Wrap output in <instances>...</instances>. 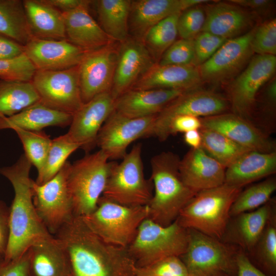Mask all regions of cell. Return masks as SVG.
<instances>
[{"label":"cell","instance_id":"6da1fadb","mask_svg":"<svg viewBox=\"0 0 276 276\" xmlns=\"http://www.w3.org/2000/svg\"><path fill=\"white\" fill-rule=\"evenodd\" d=\"M65 255L70 276H135L127 248L108 243L81 217L74 216L54 235Z\"/></svg>","mask_w":276,"mask_h":276},{"label":"cell","instance_id":"7a4b0ae2","mask_svg":"<svg viewBox=\"0 0 276 276\" xmlns=\"http://www.w3.org/2000/svg\"><path fill=\"white\" fill-rule=\"evenodd\" d=\"M32 164L25 154L13 165L0 168V174L11 183L14 196L10 207L9 235L3 258H18L35 242L52 235L39 218L33 201Z\"/></svg>","mask_w":276,"mask_h":276},{"label":"cell","instance_id":"3957f363","mask_svg":"<svg viewBox=\"0 0 276 276\" xmlns=\"http://www.w3.org/2000/svg\"><path fill=\"white\" fill-rule=\"evenodd\" d=\"M180 159L175 153L163 151L150 160V179L154 193L147 205L148 218L163 226L174 222L197 193L182 179L179 169Z\"/></svg>","mask_w":276,"mask_h":276},{"label":"cell","instance_id":"277c9868","mask_svg":"<svg viewBox=\"0 0 276 276\" xmlns=\"http://www.w3.org/2000/svg\"><path fill=\"white\" fill-rule=\"evenodd\" d=\"M242 188L224 183L198 192L177 218L180 225L221 240L231 217L230 210Z\"/></svg>","mask_w":276,"mask_h":276},{"label":"cell","instance_id":"5b68a950","mask_svg":"<svg viewBox=\"0 0 276 276\" xmlns=\"http://www.w3.org/2000/svg\"><path fill=\"white\" fill-rule=\"evenodd\" d=\"M153 183L144 175L142 144L134 145L120 163L112 162L102 196L129 206L147 205L153 196Z\"/></svg>","mask_w":276,"mask_h":276},{"label":"cell","instance_id":"8992f818","mask_svg":"<svg viewBox=\"0 0 276 276\" xmlns=\"http://www.w3.org/2000/svg\"><path fill=\"white\" fill-rule=\"evenodd\" d=\"M109 160L99 150L71 164L67 182L74 216L84 217L96 209L106 185L112 164Z\"/></svg>","mask_w":276,"mask_h":276},{"label":"cell","instance_id":"52a82bcc","mask_svg":"<svg viewBox=\"0 0 276 276\" xmlns=\"http://www.w3.org/2000/svg\"><path fill=\"white\" fill-rule=\"evenodd\" d=\"M148 216L147 205H124L102 196L95 210L81 217L88 227L103 241L127 248Z\"/></svg>","mask_w":276,"mask_h":276},{"label":"cell","instance_id":"ba28073f","mask_svg":"<svg viewBox=\"0 0 276 276\" xmlns=\"http://www.w3.org/2000/svg\"><path fill=\"white\" fill-rule=\"evenodd\" d=\"M188 229L177 220L167 226L147 218L127 248L136 267H143L170 257H181L186 251Z\"/></svg>","mask_w":276,"mask_h":276},{"label":"cell","instance_id":"9c48e42d","mask_svg":"<svg viewBox=\"0 0 276 276\" xmlns=\"http://www.w3.org/2000/svg\"><path fill=\"white\" fill-rule=\"evenodd\" d=\"M188 229V247L180 258L188 276H236L239 250L235 245Z\"/></svg>","mask_w":276,"mask_h":276},{"label":"cell","instance_id":"30bf717a","mask_svg":"<svg viewBox=\"0 0 276 276\" xmlns=\"http://www.w3.org/2000/svg\"><path fill=\"white\" fill-rule=\"evenodd\" d=\"M70 165L67 161L53 178L42 185L32 181L35 210L42 223L53 236L75 216L67 182Z\"/></svg>","mask_w":276,"mask_h":276},{"label":"cell","instance_id":"8fae6325","mask_svg":"<svg viewBox=\"0 0 276 276\" xmlns=\"http://www.w3.org/2000/svg\"><path fill=\"white\" fill-rule=\"evenodd\" d=\"M31 82L40 102L52 109L73 114L84 104L78 65L63 70H37Z\"/></svg>","mask_w":276,"mask_h":276},{"label":"cell","instance_id":"7c38bea8","mask_svg":"<svg viewBox=\"0 0 276 276\" xmlns=\"http://www.w3.org/2000/svg\"><path fill=\"white\" fill-rule=\"evenodd\" d=\"M275 70V56L258 55L253 58L228 88L232 112L251 122L258 93Z\"/></svg>","mask_w":276,"mask_h":276},{"label":"cell","instance_id":"4fadbf2b","mask_svg":"<svg viewBox=\"0 0 276 276\" xmlns=\"http://www.w3.org/2000/svg\"><path fill=\"white\" fill-rule=\"evenodd\" d=\"M229 108L227 99L216 93L198 88L186 91L156 116L150 136L165 141L168 123L176 116L190 115L200 118L227 112Z\"/></svg>","mask_w":276,"mask_h":276},{"label":"cell","instance_id":"5bb4252c","mask_svg":"<svg viewBox=\"0 0 276 276\" xmlns=\"http://www.w3.org/2000/svg\"><path fill=\"white\" fill-rule=\"evenodd\" d=\"M155 117L130 118L114 110L98 134L96 146L109 160L122 159L132 142L150 137Z\"/></svg>","mask_w":276,"mask_h":276},{"label":"cell","instance_id":"9a60e30c","mask_svg":"<svg viewBox=\"0 0 276 276\" xmlns=\"http://www.w3.org/2000/svg\"><path fill=\"white\" fill-rule=\"evenodd\" d=\"M255 28L228 39L207 61L199 66L203 81L224 82L233 78L248 63L254 53L251 39Z\"/></svg>","mask_w":276,"mask_h":276},{"label":"cell","instance_id":"2e32d148","mask_svg":"<svg viewBox=\"0 0 276 276\" xmlns=\"http://www.w3.org/2000/svg\"><path fill=\"white\" fill-rule=\"evenodd\" d=\"M114 43L85 52L78 65L81 95L83 103L96 96L110 92L117 59Z\"/></svg>","mask_w":276,"mask_h":276},{"label":"cell","instance_id":"e0dca14e","mask_svg":"<svg viewBox=\"0 0 276 276\" xmlns=\"http://www.w3.org/2000/svg\"><path fill=\"white\" fill-rule=\"evenodd\" d=\"M114 101L110 92H106L84 103L73 114L69 129L65 134L88 153L96 146L101 128L114 110Z\"/></svg>","mask_w":276,"mask_h":276},{"label":"cell","instance_id":"ac0fdd59","mask_svg":"<svg viewBox=\"0 0 276 276\" xmlns=\"http://www.w3.org/2000/svg\"><path fill=\"white\" fill-rule=\"evenodd\" d=\"M200 119L202 127L217 131L250 150L264 153L276 151L275 142L269 135L233 112Z\"/></svg>","mask_w":276,"mask_h":276},{"label":"cell","instance_id":"d6986e66","mask_svg":"<svg viewBox=\"0 0 276 276\" xmlns=\"http://www.w3.org/2000/svg\"><path fill=\"white\" fill-rule=\"evenodd\" d=\"M156 62L142 41L129 37L119 43L110 91L115 100Z\"/></svg>","mask_w":276,"mask_h":276},{"label":"cell","instance_id":"ffe728a7","mask_svg":"<svg viewBox=\"0 0 276 276\" xmlns=\"http://www.w3.org/2000/svg\"><path fill=\"white\" fill-rule=\"evenodd\" d=\"M24 46V53L37 70L59 71L78 66L85 51L67 39L33 38Z\"/></svg>","mask_w":276,"mask_h":276},{"label":"cell","instance_id":"44dd1931","mask_svg":"<svg viewBox=\"0 0 276 276\" xmlns=\"http://www.w3.org/2000/svg\"><path fill=\"white\" fill-rule=\"evenodd\" d=\"M210 2L206 0H136L131 1L129 17V34L142 41L154 25L172 15L191 7Z\"/></svg>","mask_w":276,"mask_h":276},{"label":"cell","instance_id":"7402d4cb","mask_svg":"<svg viewBox=\"0 0 276 276\" xmlns=\"http://www.w3.org/2000/svg\"><path fill=\"white\" fill-rule=\"evenodd\" d=\"M275 210V198H272L257 209L233 216L234 218L229 220L221 240L237 245L243 250L252 252Z\"/></svg>","mask_w":276,"mask_h":276},{"label":"cell","instance_id":"603a6c76","mask_svg":"<svg viewBox=\"0 0 276 276\" xmlns=\"http://www.w3.org/2000/svg\"><path fill=\"white\" fill-rule=\"evenodd\" d=\"M179 169L185 183L197 193L225 182L226 168L201 147L191 148L180 158Z\"/></svg>","mask_w":276,"mask_h":276},{"label":"cell","instance_id":"cb8c5ba5","mask_svg":"<svg viewBox=\"0 0 276 276\" xmlns=\"http://www.w3.org/2000/svg\"><path fill=\"white\" fill-rule=\"evenodd\" d=\"M205 21L202 31L229 39L242 35L254 25L255 16L234 4L217 2L205 10Z\"/></svg>","mask_w":276,"mask_h":276},{"label":"cell","instance_id":"d4e9b609","mask_svg":"<svg viewBox=\"0 0 276 276\" xmlns=\"http://www.w3.org/2000/svg\"><path fill=\"white\" fill-rule=\"evenodd\" d=\"M185 91L181 89H129L115 100L114 110L130 118L156 116Z\"/></svg>","mask_w":276,"mask_h":276},{"label":"cell","instance_id":"484cf974","mask_svg":"<svg viewBox=\"0 0 276 276\" xmlns=\"http://www.w3.org/2000/svg\"><path fill=\"white\" fill-rule=\"evenodd\" d=\"M202 81L198 67L194 65H160L155 63L130 89H181L198 88Z\"/></svg>","mask_w":276,"mask_h":276},{"label":"cell","instance_id":"4316f807","mask_svg":"<svg viewBox=\"0 0 276 276\" xmlns=\"http://www.w3.org/2000/svg\"><path fill=\"white\" fill-rule=\"evenodd\" d=\"M89 5L62 12L66 39L85 52L114 43L90 15Z\"/></svg>","mask_w":276,"mask_h":276},{"label":"cell","instance_id":"83f0119b","mask_svg":"<svg viewBox=\"0 0 276 276\" xmlns=\"http://www.w3.org/2000/svg\"><path fill=\"white\" fill-rule=\"evenodd\" d=\"M276 172V151H247L226 168L225 182L240 188Z\"/></svg>","mask_w":276,"mask_h":276},{"label":"cell","instance_id":"f1b7e54d","mask_svg":"<svg viewBox=\"0 0 276 276\" xmlns=\"http://www.w3.org/2000/svg\"><path fill=\"white\" fill-rule=\"evenodd\" d=\"M73 114L52 109L40 101L11 117L0 114V131L15 126L39 131L49 126L62 128L70 126Z\"/></svg>","mask_w":276,"mask_h":276},{"label":"cell","instance_id":"f546056e","mask_svg":"<svg viewBox=\"0 0 276 276\" xmlns=\"http://www.w3.org/2000/svg\"><path fill=\"white\" fill-rule=\"evenodd\" d=\"M28 250L32 276H70L64 252L54 236L35 242Z\"/></svg>","mask_w":276,"mask_h":276},{"label":"cell","instance_id":"4dcf8cb0","mask_svg":"<svg viewBox=\"0 0 276 276\" xmlns=\"http://www.w3.org/2000/svg\"><path fill=\"white\" fill-rule=\"evenodd\" d=\"M24 6L34 38L66 39L62 12L43 0H24Z\"/></svg>","mask_w":276,"mask_h":276},{"label":"cell","instance_id":"1f68e13d","mask_svg":"<svg viewBox=\"0 0 276 276\" xmlns=\"http://www.w3.org/2000/svg\"><path fill=\"white\" fill-rule=\"evenodd\" d=\"M96 2L100 26L113 41L123 42L129 37L131 0H98Z\"/></svg>","mask_w":276,"mask_h":276},{"label":"cell","instance_id":"d6a6232c","mask_svg":"<svg viewBox=\"0 0 276 276\" xmlns=\"http://www.w3.org/2000/svg\"><path fill=\"white\" fill-rule=\"evenodd\" d=\"M0 34L23 45L34 38L23 1L0 0Z\"/></svg>","mask_w":276,"mask_h":276},{"label":"cell","instance_id":"836d02e7","mask_svg":"<svg viewBox=\"0 0 276 276\" xmlns=\"http://www.w3.org/2000/svg\"><path fill=\"white\" fill-rule=\"evenodd\" d=\"M40 101L31 81L0 80V114L11 117Z\"/></svg>","mask_w":276,"mask_h":276},{"label":"cell","instance_id":"e575fe53","mask_svg":"<svg viewBox=\"0 0 276 276\" xmlns=\"http://www.w3.org/2000/svg\"><path fill=\"white\" fill-rule=\"evenodd\" d=\"M199 131L201 147L225 168L250 150L215 130L201 127Z\"/></svg>","mask_w":276,"mask_h":276},{"label":"cell","instance_id":"d590c367","mask_svg":"<svg viewBox=\"0 0 276 276\" xmlns=\"http://www.w3.org/2000/svg\"><path fill=\"white\" fill-rule=\"evenodd\" d=\"M180 13L170 16L154 25L147 31L142 40L156 63L164 52L176 41L178 35L177 20Z\"/></svg>","mask_w":276,"mask_h":276},{"label":"cell","instance_id":"8d00e7d4","mask_svg":"<svg viewBox=\"0 0 276 276\" xmlns=\"http://www.w3.org/2000/svg\"><path fill=\"white\" fill-rule=\"evenodd\" d=\"M80 148L65 134L52 140L50 148L35 182L42 185L53 178L62 168L69 156Z\"/></svg>","mask_w":276,"mask_h":276},{"label":"cell","instance_id":"74e56055","mask_svg":"<svg viewBox=\"0 0 276 276\" xmlns=\"http://www.w3.org/2000/svg\"><path fill=\"white\" fill-rule=\"evenodd\" d=\"M275 190L276 179L273 176L242 190L232 205L231 217L261 207L270 200Z\"/></svg>","mask_w":276,"mask_h":276},{"label":"cell","instance_id":"f35d334b","mask_svg":"<svg viewBox=\"0 0 276 276\" xmlns=\"http://www.w3.org/2000/svg\"><path fill=\"white\" fill-rule=\"evenodd\" d=\"M254 251L256 266L268 276H276V210L271 214Z\"/></svg>","mask_w":276,"mask_h":276},{"label":"cell","instance_id":"ab89813d","mask_svg":"<svg viewBox=\"0 0 276 276\" xmlns=\"http://www.w3.org/2000/svg\"><path fill=\"white\" fill-rule=\"evenodd\" d=\"M20 139L25 151V155L37 172L42 168L49 149L52 140L44 131H29L17 127H12Z\"/></svg>","mask_w":276,"mask_h":276},{"label":"cell","instance_id":"60d3db41","mask_svg":"<svg viewBox=\"0 0 276 276\" xmlns=\"http://www.w3.org/2000/svg\"><path fill=\"white\" fill-rule=\"evenodd\" d=\"M36 71L25 53L14 58L0 60V80L30 82Z\"/></svg>","mask_w":276,"mask_h":276},{"label":"cell","instance_id":"b9f144b4","mask_svg":"<svg viewBox=\"0 0 276 276\" xmlns=\"http://www.w3.org/2000/svg\"><path fill=\"white\" fill-rule=\"evenodd\" d=\"M205 21V10L200 5L183 11L177 20L178 35L181 39H193L202 32Z\"/></svg>","mask_w":276,"mask_h":276},{"label":"cell","instance_id":"7bdbcfd3","mask_svg":"<svg viewBox=\"0 0 276 276\" xmlns=\"http://www.w3.org/2000/svg\"><path fill=\"white\" fill-rule=\"evenodd\" d=\"M135 276H188V273L180 257H170L145 266H136Z\"/></svg>","mask_w":276,"mask_h":276},{"label":"cell","instance_id":"ee69618b","mask_svg":"<svg viewBox=\"0 0 276 276\" xmlns=\"http://www.w3.org/2000/svg\"><path fill=\"white\" fill-rule=\"evenodd\" d=\"M193 39L176 40L163 54L157 63L160 65H194Z\"/></svg>","mask_w":276,"mask_h":276},{"label":"cell","instance_id":"f6af8a7d","mask_svg":"<svg viewBox=\"0 0 276 276\" xmlns=\"http://www.w3.org/2000/svg\"><path fill=\"white\" fill-rule=\"evenodd\" d=\"M254 53L258 55L276 54V19L266 21L255 28L251 39Z\"/></svg>","mask_w":276,"mask_h":276},{"label":"cell","instance_id":"bcb514c9","mask_svg":"<svg viewBox=\"0 0 276 276\" xmlns=\"http://www.w3.org/2000/svg\"><path fill=\"white\" fill-rule=\"evenodd\" d=\"M228 40L206 32H201L194 39V65H200L210 59Z\"/></svg>","mask_w":276,"mask_h":276},{"label":"cell","instance_id":"7dc6e473","mask_svg":"<svg viewBox=\"0 0 276 276\" xmlns=\"http://www.w3.org/2000/svg\"><path fill=\"white\" fill-rule=\"evenodd\" d=\"M0 276H32L28 249L17 258L0 260Z\"/></svg>","mask_w":276,"mask_h":276},{"label":"cell","instance_id":"c3c4849f","mask_svg":"<svg viewBox=\"0 0 276 276\" xmlns=\"http://www.w3.org/2000/svg\"><path fill=\"white\" fill-rule=\"evenodd\" d=\"M202 124L199 118L190 115H180L171 119L167 125L166 137L177 133H185L192 130H199Z\"/></svg>","mask_w":276,"mask_h":276},{"label":"cell","instance_id":"681fc988","mask_svg":"<svg viewBox=\"0 0 276 276\" xmlns=\"http://www.w3.org/2000/svg\"><path fill=\"white\" fill-rule=\"evenodd\" d=\"M10 207L0 200V256L4 258L9 235Z\"/></svg>","mask_w":276,"mask_h":276},{"label":"cell","instance_id":"f907efd6","mask_svg":"<svg viewBox=\"0 0 276 276\" xmlns=\"http://www.w3.org/2000/svg\"><path fill=\"white\" fill-rule=\"evenodd\" d=\"M236 264V276H268L254 265L241 249L237 255Z\"/></svg>","mask_w":276,"mask_h":276},{"label":"cell","instance_id":"816d5d0a","mask_svg":"<svg viewBox=\"0 0 276 276\" xmlns=\"http://www.w3.org/2000/svg\"><path fill=\"white\" fill-rule=\"evenodd\" d=\"M24 53V46L0 34V60L16 58Z\"/></svg>","mask_w":276,"mask_h":276},{"label":"cell","instance_id":"f5cc1de1","mask_svg":"<svg viewBox=\"0 0 276 276\" xmlns=\"http://www.w3.org/2000/svg\"><path fill=\"white\" fill-rule=\"evenodd\" d=\"M228 2L243 8L260 12L269 9L273 4V1L269 0H231Z\"/></svg>","mask_w":276,"mask_h":276},{"label":"cell","instance_id":"db71d44e","mask_svg":"<svg viewBox=\"0 0 276 276\" xmlns=\"http://www.w3.org/2000/svg\"><path fill=\"white\" fill-rule=\"evenodd\" d=\"M46 4L61 12L73 10L79 7L89 5L91 1L87 0H43Z\"/></svg>","mask_w":276,"mask_h":276},{"label":"cell","instance_id":"11a10c76","mask_svg":"<svg viewBox=\"0 0 276 276\" xmlns=\"http://www.w3.org/2000/svg\"><path fill=\"white\" fill-rule=\"evenodd\" d=\"M183 140L191 148H201V136L199 130H192L184 133Z\"/></svg>","mask_w":276,"mask_h":276},{"label":"cell","instance_id":"9f6ffc18","mask_svg":"<svg viewBox=\"0 0 276 276\" xmlns=\"http://www.w3.org/2000/svg\"><path fill=\"white\" fill-rule=\"evenodd\" d=\"M3 258V257L0 256V260H1Z\"/></svg>","mask_w":276,"mask_h":276}]
</instances>
